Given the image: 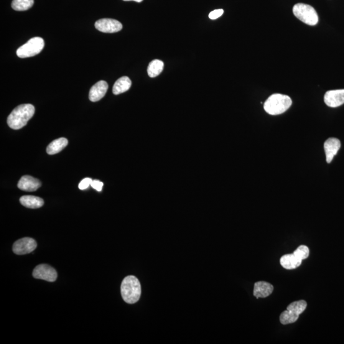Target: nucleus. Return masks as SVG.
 <instances>
[{
    "label": "nucleus",
    "instance_id": "1",
    "mask_svg": "<svg viewBox=\"0 0 344 344\" xmlns=\"http://www.w3.org/2000/svg\"><path fill=\"white\" fill-rule=\"evenodd\" d=\"M35 111V107L32 104H20L8 117L7 124L13 129H21L32 118Z\"/></svg>",
    "mask_w": 344,
    "mask_h": 344
},
{
    "label": "nucleus",
    "instance_id": "2",
    "mask_svg": "<svg viewBox=\"0 0 344 344\" xmlns=\"http://www.w3.org/2000/svg\"><path fill=\"white\" fill-rule=\"evenodd\" d=\"M121 290L124 302L134 304L139 300L141 296V285L136 277L129 275L122 280Z\"/></svg>",
    "mask_w": 344,
    "mask_h": 344
},
{
    "label": "nucleus",
    "instance_id": "3",
    "mask_svg": "<svg viewBox=\"0 0 344 344\" xmlns=\"http://www.w3.org/2000/svg\"><path fill=\"white\" fill-rule=\"evenodd\" d=\"M290 97L281 94H274L264 102V109L268 114L275 116L284 113L292 106Z\"/></svg>",
    "mask_w": 344,
    "mask_h": 344
},
{
    "label": "nucleus",
    "instance_id": "4",
    "mask_svg": "<svg viewBox=\"0 0 344 344\" xmlns=\"http://www.w3.org/2000/svg\"><path fill=\"white\" fill-rule=\"evenodd\" d=\"M293 12L298 19L306 24L314 25L317 24L319 19L317 12L310 5L297 4L293 7Z\"/></svg>",
    "mask_w": 344,
    "mask_h": 344
},
{
    "label": "nucleus",
    "instance_id": "5",
    "mask_svg": "<svg viewBox=\"0 0 344 344\" xmlns=\"http://www.w3.org/2000/svg\"><path fill=\"white\" fill-rule=\"evenodd\" d=\"M44 40L40 37L31 38L25 44L18 48L17 55L20 58L33 57L41 52L44 47Z\"/></svg>",
    "mask_w": 344,
    "mask_h": 344
},
{
    "label": "nucleus",
    "instance_id": "6",
    "mask_svg": "<svg viewBox=\"0 0 344 344\" xmlns=\"http://www.w3.org/2000/svg\"><path fill=\"white\" fill-rule=\"evenodd\" d=\"M33 276L35 279L52 282L57 279L58 274L56 270L49 265L41 264L35 267L33 272Z\"/></svg>",
    "mask_w": 344,
    "mask_h": 344
},
{
    "label": "nucleus",
    "instance_id": "7",
    "mask_svg": "<svg viewBox=\"0 0 344 344\" xmlns=\"http://www.w3.org/2000/svg\"><path fill=\"white\" fill-rule=\"evenodd\" d=\"M37 244L34 239L32 238H23L18 240L13 245V251L17 255L29 254L37 248Z\"/></svg>",
    "mask_w": 344,
    "mask_h": 344
},
{
    "label": "nucleus",
    "instance_id": "8",
    "mask_svg": "<svg viewBox=\"0 0 344 344\" xmlns=\"http://www.w3.org/2000/svg\"><path fill=\"white\" fill-rule=\"evenodd\" d=\"M95 27L99 32L113 33L121 31L122 25L118 20L104 18V19L97 20L95 23Z\"/></svg>",
    "mask_w": 344,
    "mask_h": 344
},
{
    "label": "nucleus",
    "instance_id": "9",
    "mask_svg": "<svg viewBox=\"0 0 344 344\" xmlns=\"http://www.w3.org/2000/svg\"><path fill=\"white\" fill-rule=\"evenodd\" d=\"M324 100L326 104L333 108L341 105L344 103V89L326 92Z\"/></svg>",
    "mask_w": 344,
    "mask_h": 344
},
{
    "label": "nucleus",
    "instance_id": "10",
    "mask_svg": "<svg viewBox=\"0 0 344 344\" xmlns=\"http://www.w3.org/2000/svg\"><path fill=\"white\" fill-rule=\"evenodd\" d=\"M109 86L107 82L100 81L94 84L90 89L89 98L90 101L96 102L103 98L108 90Z\"/></svg>",
    "mask_w": 344,
    "mask_h": 344
},
{
    "label": "nucleus",
    "instance_id": "11",
    "mask_svg": "<svg viewBox=\"0 0 344 344\" xmlns=\"http://www.w3.org/2000/svg\"><path fill=\"white\" fill-rule=\"evenodd\" d=\"M340 147V140L335 139V138H330L326 140L325 144H324V148H325V150L326 162L328 163L332 162L334 156L337 154Z\"/></svg>",
    "mask_w": 344,
    "mask_h": 344
},
{
    "label": "nucleus",
    "instance_id": "12",
    "mask_svg": "<svg viewBox=\"0 0 344 344\" xmlns=\"http://www.w3.org/2000/svg\"><path fill=\"white\" fill-rule=\"evenodd\" d=\"M18 188L20 190L24 191H35L41 186V182L39 180L30 175L22 176L18 182Z\"/></svg>",
    "mask_w": 344,
    "mask_h": 344
},
{
    "label": "nucleus",
    "instance_id": "13",
    "mask_svg": "<svg viewBox=\"0 0 344 344\" xmlns=\"http://www.w3.org/2000/svg\"><path fill=\"white\" fill-rule=\"evenodd\" d=\"M274 286L269 282L259 281L255 283L254 296L257 299L259 298H266L272 294Z\"/></svg>",
    "mask_w": 344,
    "mask_h": 344
},
{
    "label": "nucleus",
    "instance_id": "14",
    "mask_svg": "<svg viewBox=\"0 0 344 344\" xmlns=\"http://www.w3.org/2000/svg\"><path fill=\"white\" fill-rule=\"evenodd\" d=\"M280 262L284 269L293 270L300 267L302 264V260L298 258L294 254H289L282 256Z\"/></svg>",
    "mask_w": 344,
    "mask_h": 344
},
{
    "label": "nucleus",
    "instance_id": "15",
    "mask_svg": "<svg viewBox=\"0 0 344 344\" xmlns=\"http://www.w3.org/2000/svg\"><path fill=\"white\" fill-rule=\"evenodd\" d=\"M20 203L27 208H38L42 207L44 201L43 199L37 196L25 195L20 197Z\"/></svg>",
    "mask_w": 344,
    "mask_h": 344
},
{
    "label": "nucleus",
    "instance_id": "16",
    "mask_svg": "<svg viewBox=\"0 0 344 344\" xmlns=\"http://www.w3.org/2000/svg\"><path fill=\"white\" fill-rule=\"evenodd\" d=\"M131 86V81L127 76H122L115 83L113 86V93L116 95L123 93L124 92L128 91Z\"/></svg>",
    "mask_w": 344,
    "mask_h": 344
},
{
    "label": "nucleus",
    "instance_id": "17",
    "mask_svg": "<svg viewBox=\"0 0 344 344\" xmlns=\"http://www.w3.org/2000/svg\"><path fill=\"white\" fill-rule=\"evenodd\" d=\"M68 144V140L65 138H60V139L54 140L47 147V154L49 155L58 154L65 149Z\"/></svg>",
    "mask_w": 344,
    "mask_h": 344
},
{
    "label": "nucleus",
    "instance_id": "18",
    "mask_svg": "<svg viewBox=\"0 0 344 344\" xmlns=\"http://www.w3.org/2000/svg\"><path fill=\"white\" fill-rule=\"evenodd\" d=\"M164 68V63L159 60H153L149 63L147 68V73L150 77L154 78L160 75Z\"/></svg>",
    "mask_w": 344,
    "mask_h": 344
},
{
    "label": "nucleus",
    "instance_id": "19",
    "mask_svg": "<svg viewBox=\"0 0 344 344\" xmlns=\"http://www.w3.org/2000/svg\"><path fill=\"white\" fill-rule=\"evenodd\" d=\"M34 5V0H13L12 8L16 11H25Z\"/></svg>",
    "mask_w": 344,
    "mask_h": 344
},
{
    "label": "nucleus",
    "instance_id": "20",
    "mask_svg": "<svg viewBox=\"0 0 344 344\" xmlns=\"http://www.w3.org/2000/svg\"><path fill=\"white\" fill-rule=\"evenodd\" d=\"M307 302L305 300L297 301V302H293L288 305L287 310L295 313V314L300 315L301 313L303 312V311H305L306 308H307Z\"/></svg>",
    "mask_w": 344,
    "mask_h": 344
},
{
    "label": "nucleus",
    "instance_id": "21",
    "mask_svg": "<svg viewBox=\"0 0 344 344\" xmlns=\"http://www.w3.org/2000/svg\"><path fill=\"white\" fill-rule=\"evenodd\" d=\"M299 315L290 312L289 310H285L280 315V321L282 325H289L295 323L298 320Z\"/></svg>",
    "mask_w": 344,
    "mask_h": 344
},
{
    "label": "nucleus",
    "instance_id": "22",
    "mask_svg": "<svg viewBox=\"0 0 344 344\" xmlns=\"http://www.w3.org/2000/svg\"><path fill=\"white\" fill-rule=\"evenodd\" d=\"M293 254L300 259H305L309 256V249L307 246H300L298 247Z\"/></svg>",
    "mask_w": 344,
    "mask_h": 344
},
{
    "label": "nucleus",
    "instance_id": "23",
    "mask_svg": "<svg viewBox=\"0 0 344 344\" xmlns=\"http://www.w3.org/2000/svg\"><path fill=\"white\" fill-rule=\"evenodd\" d=\"M92 181H93V180H92L91 178H84V179L79 183L78 188L81 190H86L89 186H91Z\"/></svg>",
    "mask_w": 344,
    "mask_h": 344
},
{
    "label": "nucleus",
    "instance_id": "24",
    "mask_svg": "<svg viewBox=\"0 0 344 344\" xmlns=\"http://www.w3.org/2000/svg\"><path fill=\"white\" fill-rule=\"evenodd\" d=\"M223 13L224 10L223 9L215 10L209 14L208 17L210 19H218V18L220 17L221 15L223 14Z\"/></svg>",
    "mask_w": 344,
    "mask_h": 344
},
{
    "label": "nucleus",
    "instance_id": "25",
    "mask_svg": "<svg viewBox=\"0 0 344 344\" xmlns=\"http://www.w3.org/2000/svg\"><path fill=\"white\" fill-rule=\"evenodd\" d=\"M91 187L98 192H100L103 188V183L98 180H93L91 183Z\"/></svg>",
    "mask_w": 344,
    "mask_h": 344
},
{
    "label": "nucleus",
    "instance_id": "26",
    "mask_svg": "<svg viewBox=\"0 0 344 344\" xmlns=\"http://www.w3.org/2000/svg\"><path fill=\"white\" fill-rule=\"evenodd\" d=\"M123 1H134L138 3L142 2L143 0H123Z\"/></svg>",
    "mask_w": 344,
    "mask_h": 344
}]
</instances>
